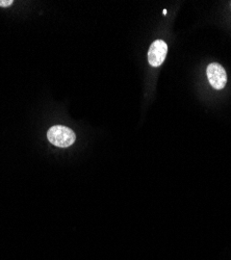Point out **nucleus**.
I'll list each match as a JSON object with an SVG mask.
<instances>
[{
    "label": "nucleus",
    "instance_id": "nucleus-4",
    "mask_svg": "<svg viewBox=\"0 0 231 260\" xmlns=\"http://www.w3.org/2000/svg\"><path fill=\"white\" fill-rule=\"evenodd\" d=\"M13 0H0V7L3 8H8L10 6H12Z\"/></svg>",
    "mask_w": 231,
    "mask_h": 260
},
{
    "label": "nucleus",
    "instance_id": "nucleus-2",
    "mask_svg": "<svg viewBox=\"0 0 231 260\" xmlns=\"http://www.w3.org/2000/svg\"><path fill=\"white\" fill-rule=\"evenodd\" d=\"M207 78L212 86L216 90H222L227 83V74L225 69L218 62H212L208 64L206 70Z\"/></svg>",
    "mask_w": 231,
    "mask_h": 260
},
{
    "label": "nucleus",
    "instance_id": "nucleus-1",
    "mask_svg": "<svg viewBox=\"0 0 231 260\" xmlns=\"http://www.w3.org/2000/svg\"><path fill=\"white\" fill-rule=\"evenodd\" d=\"M47 138L52 145L60 148L70 147L76 140L74 132L66 126L60 125L51 127L47 133Z\"/></svg>",
    "mask_w": 231,
    "mask_h": 260
},
{
    "label": "nucleus",
    "instance_id": "nucleus-3",
    "mask_svg": "<svg viewBox=\"0 0 231 260\" xmlns=\"http://www.w3.org/2000/svg\"><path fill=\"white\" fill-rule=\"evenodd\" d=\"M168 52V45L162 40L154 41L148 51V60L152 67H159Z\"/></svg>",
    "mask_w": 231,
    "mask_h": 260
}]
</instances>
